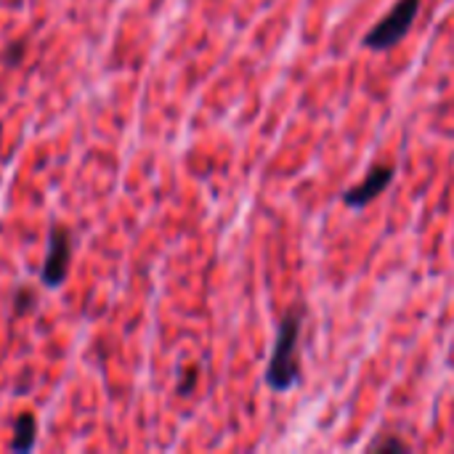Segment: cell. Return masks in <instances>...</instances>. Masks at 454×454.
<instances>
[{"label":"cell","instance_id":"4","mask_svg":"<svg viewBox=\"0 0 454 454\" xmlns=\"http://www.w3.org/2000/svg\"><path fill=\"white\" fill-rule=\"evenodd\" d=\"M394 176H396V168H394V165H375V168L364 176L362 184H356L354 189L343 192V202H346L348 207H354V210L367 207L372 200H378V197L391 186Z\"/></svg>","mask_w":454,"mask_h":454},{"label":"cell","instance_id":"8","mask_svg":"<svg viewBox=\"0 0 454 454\" xmlns=\"http://www.w3.org/2000/svg\"><path fill=\"white\" fill-rule=\"evenodd\" d=\"M197 378H200V372H197V370H186V372H184V378H181V383H178V394H181V396L192 394V391H194V386H197Z\"/></svg>","mask_w":454,"mask_h":454},{"label":"cell","instance_id":"3","mask_svg":"<svg viewBox=\"0 0 454 454\" xmlns=\"http://www.w3.org/2000/svg\"><path fill=\"white\" fill-rule=\"evenodd\" d=\"M72 263V234L64 226H53L48 234V253L43 263V285L45 287H59L64 285Z\"/></svg>","mask_w":454,"mask_h":454},{"label":"cell","instance_id":"1","mask_svg":"<svg viewBox=\"0 0 454 454\" xmlns=\"http://www.w3.org/2000/svg\"><path fill=\"white\" fill-rule=\"evenodd\" d=\"M303 317H306V309L298 306L285 314V319L277 330L274 354H271L269 370H266V386L277 394L293 391L301 383L298 340H301V330H303Z\"/></svg>","mask_w":454,"mask_h":454},{"label":"cell","instance_id":"2","mask_svg":"<svg viewBox=\"0 0 454 454\" xmlns=\"http://www.w3.org/2000/svg\"><path fill=\"white\" fill-rule=\"evenodd\" d=\"M418 13H420V0H396V5L364 35L362 43L372 51H386L399 45L410 35Z\"/></svg>","mask_w":454,"mask_h":454},{"label":"cell","instance_id":"9","mask_svg":"<svg viewBox=\"0 0 454 454\" xmlns=\"http://www.w3.org/2000/svg\"><path fill=\"white\" fill-rule=\"evenodd\" d=\"M11 53L5 56V64H16V59H21V45H11Z\"/></svg>","mask_w":454,"mask_h":454},{"label":"cell","instance_id":"7","mask_svg":"<svg viewBox=\"0 0 454 454\" xmlns=\"http://www.w3.org/2000/svg\"><path fill=\"white\" fill-rule=\"evenodd\" d=\"M32 306H35V293L32 290H19L16 298H13V311L16 314H27Z\"/></svg>","mask_w":454,"mask_h":454},{"label":"cell","instance_id":"6","mask_svg":"<svg viewBox=\"0 0 454 454\" xmlns=\"http://www.w3.org/2000/svg\"><path fill=\"white\" fill-rule=\"evenodd\" d=\"M370 450H372V452H383V450L407 452L410 447H407V442H402V439H396V436H383V439H375V442L370 444Z\"/></svg>","mask_w":454,"mask_h":454},{"label":"cell","instance_id":"5","mask_svg":"<svg viewBox=\"0 0 454 454\" xmlns=\"http://www.w3.org/2000/svg\"><path fill=\"white\" fill-rule=\"evenodd\" d=\"M37 439V423L32 415H21L13 426V442H11V452H29L35 447Z\"/></svg>","mask_w":454,"mask_h":454}]
</instances>
